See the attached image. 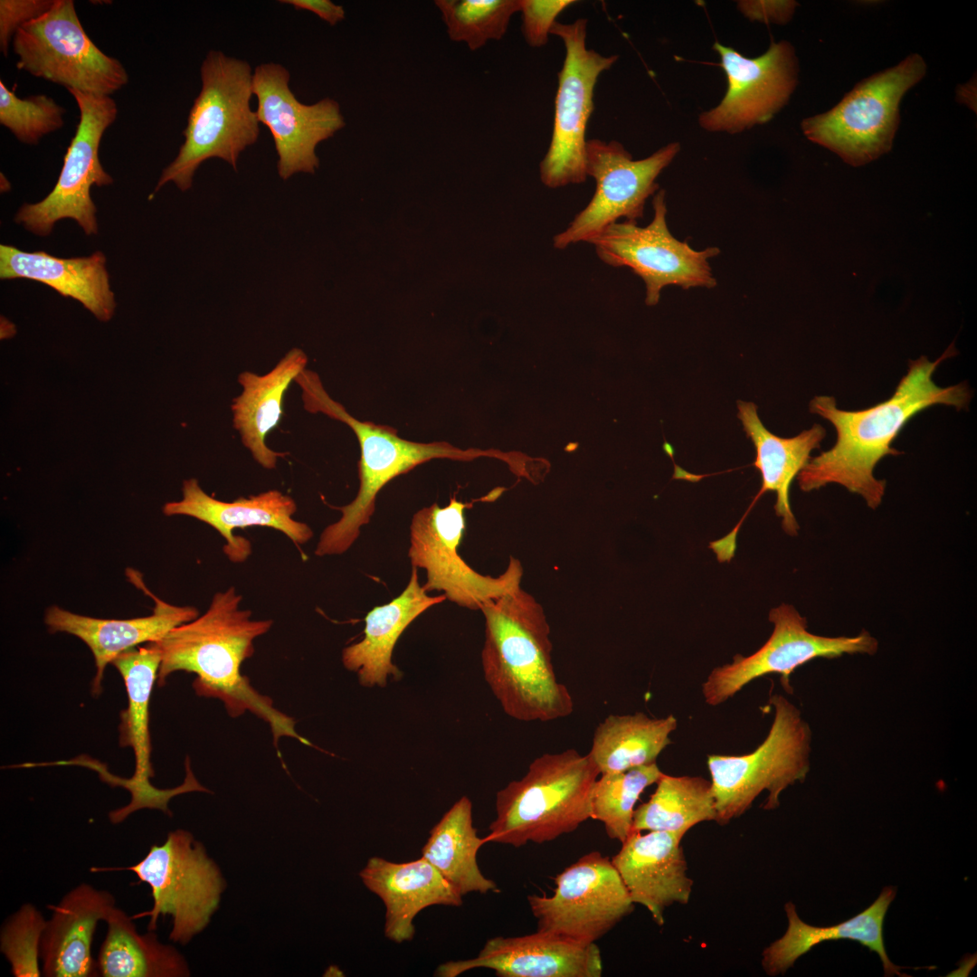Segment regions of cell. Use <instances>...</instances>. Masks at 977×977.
Segmentation results:
<instances>
[{
  "instance_id": "28",
  "label": "cell",
  "mask_w": 977,
  "mask_h": 977,
  "mask_svg": "<svg viewBox=\"0 0 977 977\" xmlns=\"http://www.w3.org/2000/svg\"><path fill=\"white\" fill-rule=\"evenodd\" d=\"M1 280L26 279L44 283L63 297L80 301L99 320L109 321L116 301L110 289L106 257L59 258L43 251H24L0 245Z\"/></svg>"
},
{
  "instance_id": "12",
  "label": "cell",
  "mask_w": 977,
  "mask_h": 977,
  "mask_svg": "<svg viewBox=\"0 0 977 977\" xmlns=\"http://www.w3.org/2000/svg\"><path fill=\"white\" fill-rule=\"evenodd\" d=\"M587 19L572 24L555 22L550 33L561 38L565 49L559 71L555 116L548 150L540 163V178L549 188L586 180L585 134L594 109V88L601 73L617 61L586 47Z\"/></svg>"
},
{
  "instance_id": "10",
  "label": "cell",
  "mask_w": 977,
  "mask_h": 977,
  "mask_svg": "<svg viewBox=\"0 0 977 977\" xmlns=\"http://www.w3.org/2000/svg\"><path fill=\"white\" fill-rule=\"evenodd\" d=\"M12 46L18 70L68 91L110 96L128 81L121 62L88 36L72 0H54L46 13L17 30Z\"/></svg>"
},
{
  "instance_id": "3",
  "label": "cell",
  "mask_w": 977,
  "mask_h": 977,
  "mask_svg": "<svg viewBox=\"0 0 977 977\" xmlns=\"http://www.w3.org/2000/svg\"><path fill=\"white\" fill-rule=\"evenodd\" d=\"M480 611L485 621L483 676L503 711L522 722L569 716L574 703L554 669L543 606L519 586Z\"/></svg>"
},
{
  "instance_id": "25",
  "label": "cell",
  "mask_w": 977,
  "mask_h": 977,
  "mask_svg": "<svg viewBox=\"0 0 977 977\" xmlns=\"http://www.w3.org/2000/svg\"><path fill=\"white\" fill-rule=\"evenodd\" d=\"M151 594V593H150ZM155 600L153 613L126 620L99 619L73 613L57 605L46 610L44 622L52 633L66 632L81 639L93 654L96 674L91 693L99 697L108 664L123 651L142 643L161 640L176 626L195 619L196 608L175 606L151 594Z\"/></svg>"
},
{
  "instance_id": "41",
  "label": "cell",
  "mask_w": 977,
  "mask_h": 977,
  "mask_svg": "<svg viewBox=\"0 0 977 977\" xmlns=\"http://www.w3.org/2000/svg\"><path fill=\"white\" fill-rule=\"evenodd\" d=\"M53 3L54 0L0 1V50L5 56L17 30L46 13Z\"/></svg>"
},
{
  "instance_id": "7",
  "label": "cell",
  "mask_w": 977,
  "mask_h": 977,
  "mask_svg": "<svg viewBox=\"0 0 977 977\" xmlns=\"http://www.w3.org/2000/svg\"><path fill=\"white\" fill-rule=\"evenodd\" d=\"M774 717L767 736L752 753L709 754L707 767L721 825L744 814L764 791V810L779 807L788 786L803 782L810 770L811 732L800 710L781 695L770 697Z\"/></svg>"
},
{
  "instance_id": "1",
  "label": "cell",
  "mask_w": 977,
  "mask_h": 977,
  "mask_svg": "<svg viewBox=\"0 0 977 977\" xmlns=\"http://www.w3.org/2000/svg\"><path fill=\"white\" fill-rule=\"evenodd\" d=\"M957 355L953 340L934 361L925 356L909 360L906 374L893 394L863 410H841L834 397L815 396L810 402V412L829 421L836 430L837 439L830 450L811 458L799 472L796 478L800 488L810 492L838 484L859 495L869 508H877L887 482L877 479L874 470L884 457L903 453L892 443L906 424L934 405L953 406L958 411L968 407L972 391L966 383L940 387L933 380L938 365Z\"/></svg>"
},
{
  "instance_id": "29",
  "label": "cell",
  "mask_w": 977,
  "mask_h": 977,
  "mask_svg": "<svg viewBox=\"0 0 977 977\" xmlns=\"http://www.w3.org/2000/svg\"><path fill=\"white\" fill-rule=\"evenodd\" d=\"M896 888L885 887L877 898L855 916L830 926H814L803 922L792 902L784 906L788 918L785 934L762 953V966L769 976L784 974L802 955L825 941L849 939L858 942L875 952L880 958L885 976H907L901 967L894 964L885 948L883 924L886 914L895 899Z\"/></svg>"
},
{
  "instance_id": "20",
  "label": "cell",
  "mask_w": 977,
  "mask_h": 977,
  "mask_svg": "<svg viewBox=\"0 0 977 977\" xmlns=\"http://www.w3.org/2000/svg\"><path fill=\"white\" fill-rule=\"evenodd\" d=\"M120 673L128 694V707L120 713L119 745L129 746L135 754V772L131 778L124 780L130 791V802L109 812V820L122 822L132 812L143 809H158L171 815L167 803L171 798L190 792H204L191 769L186 770L184 783L172 789L154 787L149 779L154 776L151 765V743L149 733V702L153 686L157 679L161 653L156 643L132 648L119 654L111 662Z\"/></svg>"
},
{
  "instance_id": "38",
  "label": "cell",
  "mask_w": 977,
  "mask_h": 977,
  "mask_svg": "<svg viewBox=\"0 0 977 977\" xmlns=\"http://www.w3.org/2000/svg\"><path fill=\"white\" fill-rule=\"evenodd\" d=\"M65 109L52 98L33 95L19 98L0 81V123L22 143L35 145L62 128Z\"/></svg>"
},
{
  "instance_id": "23",
  "label": "cell",
  "mask_w": 977,
  "mask_h": 977,
  "mask_svg": "<svg viewBox=\"0 0 977 977\" xmlns=\"http://www.w3.org/2000/svg\"><path fill=\"white\" fill-rule=\"evenodd\" d=\"M682 839L668 831H632L611 859L632 902L645 906L659 925L667 907L687 904L691 896Z\"/></svg>"
},
{
  "instance_id": "36",
  "label": "cell",
  "mask_w": 977,
  "mask_h": 977,
  "mask_svg": "<svg viewBox=\"0 0 977 977\" xmlns=\"http://www.w3.org/2000/svg\"><path fill=\"white\" fill-rule=\"evenodd\" d=\"M662 774L656 763L601 774L593 792L591 819L602 822L608 837L622 843L632 832L640 796Z\"/></svg>"
},
{
  "instance_id": "24",
  "label": "cell",
  "mask_w": 977,
  "mask_h": 977,
  "mask_svg": "<svg viewBox=\"0 0 977 977\" xmlns=\"http://www.w3.org/2000/svg\"><path fill=\"white\" fill-rule=\"evenodd\" d=\"M115 906L111 893L85 883L71 889L58 904L49 905L52 915L40 944L43 975H98L97 961L91 956L93 934Z\"/></svg>"
},
{
  "instance_id": "30",
  "label": "cell",
  "mask_w": 977,
  "mask_h": 977,
  "mask_svg": "<svg viewBox=\"0 0 977 977\" xmlns=\"http://www.w3.org/2000/svg\"><path fill=\"white\" fill-rule=\"evenodd\" d=\"M307 363L306 354L294 347L267 374L244 371L238 376L242 392L231 405L233 427L244 447L264 469H275L278 459L287 455L269 448L266 439L280 422L286 391L306 369Z\"/></svg>"
},
{
  "instance_id": "6",
  "label": "cell",
  "mask_w": 977,
  "mask_h": 977,
  "mask_svg": "<svg viewBox=\"0 0 977 977\" xmlns=\"http://www.w3.org/2000/svg\"><path fill=\"white\" fill-rule=\"evenodd\" d=\"M200 76L202 87L189 111L184 143L163 170L155 193L168 182L188 190L197 168L210 158L223 159L237 171L240 154L260 136V122L251 109V65L212 50L202 62Z\"/></svg>"
},
{
  "instance_id": "18",
  "label": "cell",
  "mask_w": 977,
  "mask_h": 977,
  "mask_svg": "<svg viewBox=\"0 0 977 977\" xmlns=\"http://www.w3.org/2000/svg\"><path fill=\"white\" fill-rule=\"evenodd\" d=\"M726 92L720 103L703 112L699 125L712 132L735 134L769 121L788 102L798 83L799 63L787 41L772 42L756 58H747L716 42Z\"/></svg>"
},
{
  "instance_id": "2",
  "label": "cell",
  "mask_w": 977,
  "mask_h": 977,
  "mask_svg": "<svg viewBox=\"0 0 977 977\" xmlns=\"http://www.w3.org/2000/svg\"><path fill=\"white\" fill-rule=\"evenodd\" d=\"M242 595L232 586L216 593L203 615L154 641L161 653L157 685L164 686L176 671L194 673L193 688L198 696L221 699L233 716L253 712L280 735L299 737L293 721L241 675L242 662L254 652L255 639L273 624L271 620H252L250 610L240 609Z\"/></svg>"
},
{
  "instance_id": "22",
  "label": "cell",
  "mask_w": 977,
  "mask_h": 977,
  "mask_svg": "<svg viewBox=\"0 0 977 977\" xmlns=\"http://www.w3.org/2000/svg\"><path fill=\"white\" fill-rule=\"evenodd\" d=\"M179 501L163 506L166 516H188L219 532L226 540L223 551L232 562L244 561L251 552L250 541L235 537L232 530L249 526H267L286 535L296 545H304L313 536L312 529L293 518L295 500L280 490L270 489L248 498L226 502L209 496L194 478L185 479Z\"/></svg>"
},
{
  "instance_id": "9",
  "label": "cell",
  "mask_w": 977,
  "mask_h": 977,
  "mask_svg": "<svg viewBox=\"0 0 977 977\" xmlns=\"http://www.w3.org/2000/svg\"><path fill=\"white\" fill-rule=\"evenodd\" d=\"M134 872L151 888L153 906L132 916H149L147 929L155 931L160 915L172 917L169 938L183 945L208 925L217 910L225 881L204 845L188 830L170 831L166 840L150 847L135 865L121 868Z\"/></svg>"
},
{
  "instance_id": "43",
  "label": "cell",
  "mask_w": 977,
  "mask_h": 977,
  "mask_svg": "<svg viewBox=\"0 0 977 977\" xmlns=\"http://www.w3.org/2000/svg\"><path fill=\"white\" fill-rule=\"evenodd\" d=\"M279 2L290 5L298 10L310 11L330 25H336L346 17L344 7L330 0H280Z\"/></svg>"
},
{
  "instance_id": "14",
  "label": "cell",
  "mask_w": 977,
  "mask_h": 977,
  "mask_svg": "<svg viewBox=\"0 0 977 977\" xmlns=\"http://www.w3.org/2000/svg\"><path fill=\"white\" fill-rule=\"evenodd\" d=\"M69 92L79 108L80 120L57 183L42 201L24 204L14 218L38 236L49 235L55 223L64 218L75 220L87 235L97 234V209L90 189L113 183L100 163L99 150L106 129L117 118V104L107 95Z\"/></svg>"
},
{
  "instance_id": "26",
  "label": "cell",
  "mask_w": 977,
  "mask_h": 977,
  "mask_svg": "<svg viewBox=\"0 0 977 977\" xmlns=\"http://www.w3.org/2000/svg\"><path fill=\"white\" fill-rule=\"evenodd\" d=\"M359 876L384 902V935L397 944L413 938V919L422 909L433 905L462 904L460 892L422 857L404 863L373 857Z\"/></svg>"
},
{
  "instance_id": "44",
  "label": "cell",
  "mask_w": 977,
  "mask_h": 977,
  "mask_svg": "<svg viewBox=\"0 0 977 977\" xmlns=\"http://www.w3.org/2000/svg\"><path fill=\"white\" fill-rule=\"evenodd\" d=\"M973 90H975V84L973 85L972 81H971L968 83L958 87L956 97L960 102L969 106L968 96L970 95V97L973 99V96L975 97V92H973Z\"/></svg>"
},
{
  "instance_id": "17",
  "label": "cell",
  "mask_w": 977,
  "mask_h": 977,
  "mask_svg": "<svg viewBox=\"0 0 977 977\" xmlns=\"http://www.w3.org/2000/svg\"><path fill=\"white\" fill-rule=\"evenodd\" d=\"M769 621L773 630L767 641L753 654L736 655L731 663L715 668L702 684L706 703L715 707L734 697L745 685L765 675H781L785 690L792 692L791 674L817 659L844 654L874 655L878 641L868 631L854 637H825L808 631L807 620L787 603L773 608Z\"/></svg>"
},
{
  "instance_id": "11",
  "label": "cell",
  "mask_w": 977,
  "mask_h": 977,
  "mask_svg": "<svg viewBox=\"0 0 977 977\" xmlns=\"http://www.w3.org/2000/svg\"><path fill=\"white\" fill-rule=\"evenodd\" d=\"M471 506L454 496L445 507L433 503L413 514L408 557L412 567L424 570L426 592H442L446 600L480 611L486 602L521 586L523 566L511 556L504 573L493 577L464 561L458 547L466 526L465 509Z\"/></svg>"
},
{
  "instance_id": "16",
  "label": "cell",
  "mask_w": 977,
  "mask_h": 977,
  "mask_svg": "<svg viewBox=\"0 0 977 977\" xmlns=\"http://www.w3.org/2000/svg\"><path fill=\"white\" fill-rule=\"evenodd\" d=\"M552 896L529 895L539 931L581 944H595L634 907L612 860L591 851L555 878Z\"/></svg>"
},
{
  "instance_id": "5",
  "label": "cell",
  "mask_w": 977,
  "mask_h": 977,
  "mask_svg": "<svg viewBox=\"0 0 977 977\" xmlns=\"http://www.w3.org/2000/svg\"><path fill=\"white\" fill-rule=\"evenodd\" d=\"M600 772L589 754L575 749L544 754L526 774L497 792L496 818L488 842L521 847L554 840L591 819Z\"/></svg>"
},
{
  "instance_id": "13",
  "label": "cell",
  "mask_w": 977,
  "mask_h": 977,
  "mask_svg": "<svg viewBox=\"0 0 977 977\" xmlns=\"http://www.w3.org/2000/svg\"><path fill=\"white\" fill-rule=\"evenodd\" d=\"M652 205L654 216L649 225L615 223L589 242L600 260L612 267H628L638 275L645 284L648 306L659 303L667 286L714 288L716 280L708 260L720 250L708 247L697 251L670 233L664 190L655 194Z\"/></svg>"
},
{
  "instance_id": "31",
  "label": "cell",
  "mask_w": 977,
  "mask_h": 977,
  "mask_svg": "<svg viewBox=\"0 0 977 977\" xmlns=\"http://www.w3.org/2000/svg\"><path fill=\"white\" fill-rule=\"evenodd\" d=\"M737 409V416L756 451L754 465L761 473L762 485L755 498L765 492H774V510L782 518L783 531L788 536H797L799 525L791 508L790 487L811 458V452L820 448L826 431L821 425L814 424L794 437L783 438L764 427L754 403L738 401Z\"/></svg>"
},
{
  "instance_id": "39",
  "label": "cell",
  "mask_w": 977,
  "mask_h": 977,
  "mask_svg": "<svg viewBox=\"0 0 977 977\" xmlns=\"http://www.w3.org/2000/svg\"><path fill=\"white\" fill-rule=\"evenodd\" d=\"M46 921L42 912L30 903L24 904L3 924L0 951L9 962L15 977H39L40 944Z\"/></svg>"
},
{
  "instance_id": "37",
  "label": "cell",
  "mask_w": 977,
  "mask_h": 977,
  "mask_svg": "<svg viewBox=\"0 0 977 977\" xmlns=\"http://www.w3.org/2000/svg\"><path fill=\"white\" fill-rule=\"evenodd\" d=\"M448 36L476 51L490 40H500L520 0H436Z\"/></svg>"
},
{
  "instance_id": "19",
  "label": "cell",
  "mask_w": 977,
  "mask_h": 977,
  "mask_svg": "<svg viewBox=\"0 0 977 977\" xmlns=\"http://www.w3.org/2000/svg\"><path fill=\"white\" fill-rule=\"evenodd\" d=\"M289 71L280 63H261L253 71L252 91L259 122L270 131L278 154V174L287 180L318 167V145L346 126L340 106L331 98L307 105L289 88Z\"/></svg>"
},
{
  "instance_id": "8",
  "label": "cell",
  "mask_w": 977,
  "mask_h": 977,
  "mask_svg": "<svg viewBox=\"0 0 977 977\" xmlns=\"http://www.w3.org/2000/svg\"><path fill=\"white\" fill-rule=\"evenodd\" d=\"M917 53L855 85L830 110L802 122L805 137L852 166L867 165L892 148L904 95L926 73Z\"/></svg>"
},
{
  "instance_id": "40",
  "label": "cell",
  "mask_w": 977,
  "mask_h": 977,
  "mask_svg": "<svg viewBox=\"0 0 977 977\" xmlns=\"http://www.w3.org/2000/svg\"><path fill=\"white\" fill-rule=\"evenodd\" d=\"M574 3V0H520L522 32L527 44L536 48L545 46L557 16Z\"/></svg>"
},
{
  "instance_id": "15",
  "label": "cell",
  "mask_w": 977,
  "mask_h": 977,
  "mask_svg": "<svg viewBox=\"0 0 977 977\" xmlns=\"http://www.w3.org/2000/svg\"><path fill=\"white\" fill-rule=\"evenodd\" d=\"M679 150V143L671 142L646 158L634 160L616 140L588 139L585 172L596 182L595 193L569 226L554 237V246L564 249L580 242L589 243L621 218L637 223L643 217L647 199L659 190L657 177Z\"/></svg>"
},
{
  "instance_id": "34",
  "label": "cell",
  "mask_w": 977,
  "mask_h": 977,
  "mask_svg": "<svg viewBox=\"0 0 977 977\" xmlns=\"http://www.w3.org/2000/svg\"><path fill=\"white\" fill-rule=\"evenodd\" d=\"M673 715L658 718L643 712L610 715L595 728L588 753L601 774L656 763L677 728Z\"/></svg>"
},
{
  "instance_id": "42",
  "label": "cell",
  "mask_w": 977,
  "mask_h": 977,
  "mask_svg": "<svg viewBox=\"0 0 977 977\" xmlns=\"http://www.w3.org/2000/svg\"><path fill=\"white\" fill-rule=\"evenodd\" d=\"M795 1H740L738 8L748 19L764 23L784 24L795 11Z\"/></svg>"
},
{
  "instance_id": "4",
  "label": "cell",
  "mask_w": 977,
  "mask_h": 977,
  "mask_svg": "<svg viewBox=\"0 0 977 977\" xmlns=\"http://www.w3.org/2000/svg\"><path fill=\"white\" fill-rule=\"evenodd\" d=\"M294 382L301 389L303 405L308 413H320L346 424L356 436L360 447L357 494L347 505L335 507L341 512V517L320 534L315 548L318 556L346 552L358 538L361 528L370 522L380 490L394 478L420 464L434 459L468 461L479 457H492L506 461L513 471L519 466L512 454L495 450H461L447 441H412L401 438L397 430L391 426L360 421L327 394L318 374L307 368Z\"/></svg>"
},
{
  "instance_id": "27",
  "label": "cell",
  "mask_w": 977,
  "mask_h": 977,
  "mask_svg": "<svg viewBox=\"0 0 977 977\" xmlns=\"http://www.w3.org/2000/svg\"><path fill=\"white\" fill-rule=\"evenodd\" d=\"M445 600L443 594H428L419 582L418 569L412 567L403 591L367 612L363 639L342 651L344 667L356 672L365 688H384L389 678L399 680L403 673L393 662V651L400 636L422 612Z\"/></svg>"
},
{
  "instance_id": "33",
  "label": "cell",
  "mask_w": 977,
  "mask_h": 977,
  "mask_svg": "<svg viewBox=\"0 0 977 977\" xmlns=\"http://www.w3.org/2000/svg\"><path fill=\"white\" fill-rule=\"evenodd\" d=\"M472 803L460 798L431 830L422 849L428 860L461 896L470 892H498L496 883L487 878L477 862V853L487 841L477 834L472 822Z\"/></svg>"
},
{
  "instance_id": "21",
  "label": "cell",
  "mask_w": 977,
  "mask_h": 977,
  "mask_svg": "<svg viewBox=\"0 0 977 977\" xmlns=\"http://www.w3.org/2000/svg\"><path fill=\"white\" fill-rule=\"evenodd\" d=\"M475 968L494 970L499 977H600L601 951L545 932L488 939L477 957L450 961L435 976L456 977Z\"/></svg>"
},
{
  "instance_id": "35",
  "label": "cell",
  "mask_w": 977,
  "mask_h": 977,
  "mask_svg": "<svg viewBox=\"0 0 977 977\" xmlns=\"http://www.w3.org/2000/svg\"><path fill=\"white\" fill-rule=\"evenodd\" d=\"M648 802L634 811L632 831H668L681 837L695 825L716 821L711 781L663 773Z\"/></svg>"
},
{
  "instance_id": "32",
  "label": "cell",
  "mask_w": 977,
  "mask_h": 977,
  "mask_svg": "<svg viewBox=\"0 0 977 977\" xmlns=\"http://www.w3.org/2000/svg\"><path fill=\"white\" fill-rule=\"evenodd\" d=\"M108 931L97 960L103 977H185L190 970L185 957L172 945L162 944L154 931L138 933L132 916L113 907L105 919Z\"/></svg>"
}]
</instances>
